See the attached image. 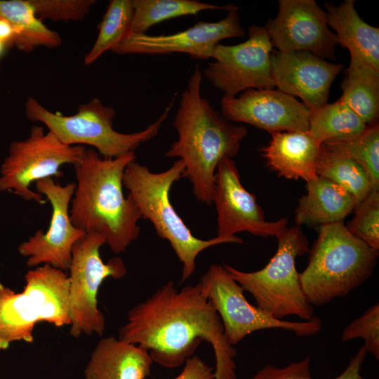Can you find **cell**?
Listing matches in <instances>:
<instances>
[{
    "instance_id": "cell-37",
    "label": "cell",
    "mask_w": 379,
    "mask_h": 379,
    "mask_svg": "<svg viewBox=\"0 0 379 379\" xmlns=\"http://www.w3.org/2000/svg\"><path fill=\"white\" fill-rule=\"evenodd\" d=\"M6 48V45L0 41V57L4 53L5 48Z\"/></svg>"
},
{
    "instance_id": "cell-22",
    "label": "cell",
    "mask_w": 379,
    "mask_h": 379,
    "mask_svg": "<svg viewBox=\"0 0 379 379\" xmlns=\"http://www.w3.org/2000/svg\"><path fill=\"white\" fill-rule=\"evenodd\" d=\"M307 192L295 211L297 226H321L343 222L353 212L356 200L339 185L320 176L306 182Z\"/></svg>"
},
{
    "instance_id": "cell-19",
    "label": "cell",
    "mask_w": 379,
    "mask_h": 379,
    "mask_svg": "<svg viewBox=\"0 0 379 379\" xmlns=\"http://www.w3.org/2000/svg\"><path fill=\"white\" fill-rule=\"evenodd\" d=\"M153 361L145 348L113 335L101 338L84 368L85 379H146Z\"/></svg>"
},
{
    "instance_id": "cell-3",
    "label": "cell",
    "mask_w": 379,
    "mask_h": 379,
    "mask_svg": "<svg viewBox=\"0 0 379 379\" xmlns=\"http://www.w3.org/2000/svg\"><path fill=\"white\" fill-rule=\"evenodd\" d=\"M135 159L134 152L105 158L94 149L86 148L74 165L77 182L69 206L71 220L86 234L102 235L117 254L125 251L140 231V212L123 192L125 168Z\"/></svg>"
},
{
    "instance_id": "cell-23",
    "label": "cell",
    "mask_w": 379,
    "mask_h": 379,
    "mask_svg": "<svg viewBox=\"0 0 379 379\" xmlns=\"http://www.w3.org/2000/svg\"><path fill=\"white\" fill-rule=\"evenodd\" d=\"M0 18L11 23L16 32L13 46L29 53L39 46L57 48L62 44L60 34L39 19L29 0H0Z\"/></svg>"
},
{
    "instance_id": "cell-9",
    "label": "cell",
    "mask_w": 379,
    "mask_h": 379,
    "mask_svg": "<svg viewBox=\"0 0 379 379\" xmlns=\"http://www.w3.org/2000/svg\"><path fill=\"white\" fill-rule=\"evenodd\" d=\"M104 237L87 233L74 246L68 274L69 298V334L102 336L105 330V317L98 305V295L102 282L107 278L119 279L126 274L123 260L114 257L105 262L100 248Z\"/></svg>"
},
{
    "instance_id": "cell-33",
    "label": "cell",
    "mask_w": 379,
    "mask_h": 379,
    "mask_svg": "<svg viewBox=\"0 0 379 379\" xmlns=\"http://www.w3.org/2000/svg\"><path fill=\"white\" fill-rule=\"evenodd\" d=\"M310 361V357H307L283 368L267 364L260 369L251 379H312Z\"/></svg>"
},
{
    "instance_id": "cell-17",
    "label": "cell",
    "mask_w": 379,
    "mask_h": 379,
    "mask_svg": "<svg viewBox=\"0 0 379 379\" xmlns=\"http://www.w3.org/2000/svg\"><path fill=\"white\" fill-rule=\"evenodd\" d=\"M222 117L271 134L308 131L310 110L295 97L272 89H248L238 97L221 100Z\"/></svg>"
},
{
    "instance_id": "cell-7",
    "label": "cell",
    "mask_w": 379,
    "mask_h": 379,
    "mask_svg": "<svg viewBox=\"0 0 379 379\" xmlns=\"http://www.w3.org/2000/svg\"><path fill=\"white\" fill-rule=\"evenodd\" d=\"M172 105L171 102L145 129L132 133L114 129L115 110L104 105L98 98L80 105L75 114L67 116L51 112L29 97L25 102V112L27 119L42 123L65 145H90L102 157L115 158L134 152L141 144L154 138L168 117Z\"/></svg>"
},
{
    "instance_id": "cell-12",
    "label": "cell",
    "mask_w": 379,
    "mask_h": 379,
    "mask_svg": "<svg viewBox=\"0 0 379 379\" xmlns=\"http://www.w3.org/2000/svg\"><path fill=\"white\" fill-rule=\"evenodd\" d=\"M272 47L265 27L251 25L243 43L215 46L211 55L213 61L204 69L203 77L226 98L237 97L248 89H272Z\"/></svg>"
},
{
    "instance_id": "cell-31",
    "label": "cell",
    "mask_w": 379,
    "mask_h": 379,
    "mask_svg": "<svg viewBox=\"0 0 379 379\" xmlns=\"http://www.w3.org/2000/svg\"><path fill=\"white\" fill-rule=\"evenodd\" d=\"M36 16L53 21L83 20L95 3L94 0H29Z\"/></svg>"
},
{
    "instance_id": "cell-36",
    "label": "cell",
    "mask_w": 379,
    "mask_h": 379,
    "mask_svg": "<svg viewBox=\"0 0 379 379\" xmlns=\"http://www.w3.org/2000/svg\"><path fill=\"white\" fill-rule=\"evenodd\" d=\"M16 32L10 22L0 18V41L6 47L13 46L16 38Z\"/></svg>"
},
{
    "instance_id": "cell-18",
    "label": "cell",
    "mask_w": 379,
    "mask_h": 379,
    "mask_svg": "<svg viewBox=\"0 0 379 379\" xmlns=\"http://www.w3.org/2000/svg\"><path fill=\"white\" fill-rule=\"evenodd\" d=\"M270 62L274 86L300 98L310 111L327 103L331 84L343 67L302 51L274 52Z\"/></svg>"
},
{
    "instance_id": "cell-11",
    "label": "cell",
    "mask_w": 379,
    "mask_h": 379,
    "mask_svg": "<svg viewBox=\"0 0 379 379\" xmlns=\"http://www.w3.org/2000/svg\"><path fill=\"white\" fill-rule=\"evenodd\" d=\"M198 284L219 315L225 335L233 346L248 335L265 329L281 328L298 337L314 335L321 331L322 322L317 317L301 321L278 319L251 305L223 265H211Z\"/></svg>"
},
{
    "instance_id": "cell-14",
    "label": "cell",
    "mask_w": 379,
    "mask_h": 379,
    "mask_svg": "<svg viewBox=\"0 0 379 379\" xmlns=\"http://www.w3.org/2000/svg\"><path fill=\"white\" fill-rule=\"evenodd\" d=\"M213 203L217 213L218 237L233 238L240 232L277 237L287 227L286 218L273 222L265 220L255 196L243 186L236 163L230 157H224L217 166Z\"/></svg>"
},
{
    "instance_id": "cell-13",
    "label": "cell",
    "mask_w": 379,
    "mask_h": 379,
    "mask_svg": "<svg viewBox=\"0 0 379 379\" xmlns=\"http://www.w3.org/2000/svg\"><path fill=\"white\" fill-rule=\"evenodd\" d=\"M34 185L36 192L51 203L50 225L46 232L38 230L33 236L22 242L18 251L27 258L26 264L31 268L50 265L65 272L69 268L74 244L86 234L74 226L69 215L76 183L69 182L63 186L53 178H48Z\"/></svg>"
},
{
    "instance_id": "cell-4",
    "label": "cell",
    "mask_w": 379,
    "mask_h": 379,
    "mask_svg": "<svg viewBox=\"0 0 379 379\" xmlns=\"http://www.w3.org/2000/svg\"><path fill=\"white\" fill-rule=\"evenodd\" d=\"M306 268L299 273L304 295L312 306L347 295L372 275L379 252L352 235L343 222L320 226L310 249Z\"/></svg>"
},
{
    "instance_id": "cell-24",
    "label": "cell",
    "mask_w": 379,
    "mask_h": 379,
    "mask_svg": "<svg viewBox=\"0 0 379 379\" xmlns=\"http://www.w3.org/2000/svg\"><path fill=\"white\" fill-rule=\"evenodd\" d=\"M364 121L340 98L310 111V133L321 144L345 142L361 134Z\"/></svg>"
},
{
    "instance_id": "cell-20",
    "label": "cell",
    "mask_w": 379,
    "mask_h": 379,
    "mask_svg": "<svg viewBox=\"0 0 379 379\" xmlns=\"http://www.w3.org/2000/svg\"><path fill=\"white\" fill-rule=\"evenodd\" d=\"M269 144L261 149L267 166L289 180L315 178L321 144L309 131L272 133Z\"/></svg>"
},
{
    "instance_id": "cell-34",
    "label": "cell",
    "mask_w": 379,
    "mask_h": 379,
    "mask_svg": "<svg viewBox=\"0 0 379 379\" xmlns=\"http://www.w3.org/2000/svg\"><path fill=\"white\" fill-rule=\"evenodd\" d=\"M214 368L200 357L193 355L187 359L181 373L173 379H214Z\"/></svg>"
},
{
    "instance_id": "cell-16",
    "label": "cell",
    "mask_w": 379,
    "mask_h": 379,
    "mask_svg": "<svg viewBox=\"0 0 379 379\" xmlns=\"http://www.w3.org/2000/svg\"><path fill=\"white\" fill-rule=\"evenodd\" d=\"M279 12L265 28L279 52L307 51L335 59L337 37L328 27L326 12L313 0H280Z\"/></svg>"
},
{
    "instance_id": "cell-8",
    "label": "cell",
    "mask_w": 379,
    "mask_h": 379,
    "mask_svg": "<svg viewBox=\"0 0 379 379\" xmlns=\"http://www.w3.org/2000/svg\"><path fill=\"white\" fill-rule=\"evenodd\" d=\"M277 239V252L261 270L246 272L222 265L260 309L278 319L294 315L309 320L314 317L313 306L304 295L295 265L297 257L310 251L307 239L297 225L287 227Z\"/></svg>"
},
{
    "instance_id": "cell-15",
    "label": "cell",
    "mask_w": 379,
    "mask_h": 379,
    "mask_svg": "<svg viewBox=\"0 0 379 379\" xmlns=\"http://www.w3.org/2000/svg\"><path fill=\"white\" fill-rule=\"evenodd\" d=\"M227 16L214 22H199L171 34H131L111 51L117 54L162 55L182 53L192 59L208 60L217 44L225 39L242 37L239 8L229 4Z\"/></svg>"
},
{
    "instance_id": "cell-26",
    "label": "cell",
    "mask_w": 379,
    "mask_h": 379,
    "mask_svg": "<svg viewBox=\"0 0 379 379\" xmlns=\"http://www.w3.org/2000/svg\"><path fill=\"white\" fill-rule=\"evenodd\" d=\"M316 173L345 189L356 200H363L372 190L369 178L354 159L342 152L321 144Z\"/></svg>"
},
{
    "instance_id": "cell-2",
    "label": "cell",
    "mask_w": 379,
    "mask_h": 379,
    "mask_svg": "<svg viewBox=\"0 0 379 379\" xmlns=\"http://www.w3.org/2000/svg\"><path fill=\"white\" fill-rule=\"evenodd\" d=\"M202 79L197 65L181 94L173 122L178 138L165 155L182 161L183 178L192 184L194 197L211 205L217 166L224 157L232 159L238 154L248 130L225 119L201 95Z\"/></svg>"
},
{
    "instance_id": "cell-21",
    "label": "cell",
    "mask_w": 379,
    "mask_h": 379,
    "mask_svg": "<svg viewBox=\"0 0 379 379\" xmlns=\"http://www.w3.org/2000/svg\"><path fill=\"white\" fill-rule=\"evenodd\" d=\"M354 2L345 0L337 6L325 3L327 23L335 30L338 43L350 51V64L379 70V29L360 18Z\"/></svg>"
},
{
    "instance_id": "cell-30",
    "label": "cell",
    "mask_w": 379,
    "mask_h": 379,
    "mask_svg": "<svg viewBox=\"0 0 379 379\" xmlns=\"http://www.w3.org/2000/svg\"><path fill=\"white\" fill-rule=\"evenodd\" d=\"M348 231L370 248L379 250V190H371L353 210Z\"/></svg>"
},
{
    "instance_id": "cell-5",
    "label": "cell",
    "mask_w": 379,
    "mask_h": 379,
    "mask_svg": "<svg viewBox=\"0 0 379 379\" xmlns=\"http://www.w3.org/2000/svg\"><path fill=\"white\" fill-rule=\"evenodd\" d=\"M184 171L180 159L159 173L152 172L135 159L127 165L123 176L124 187L136 204L142 218L152 223L158 236L169 242L182 263V282L193 274L197 258L205 249L225 243H243L237 236L201 239L193 235L170 200L171 188L183 178Z\"/></svg>"
},
{
    "instance_id": "cell-25",
    "label": "cell",
    "mask_w": 379,
    "mask_h": 379,
    "mask_svg": "<svg viewBox=\"0 0 379 379\" xmlns=\"http://www.w3.org/2000/svg\"><path fill=\"white\" fill-rule=\"evenodd\" d=\"M340 99L366 125L377 123L379 114V70L350 64L342 83Z\"/></svg>"
},
{
    "instance_id": "cell-28",
    "label": "cell",
    "mask_w": 379,
    "mask_h": 379,
    "mask_svg": "<svg viewBox=\"0 0 379 379\" xmlns=\"http://www.w3.org/2000/svg\"><path fill=\"white\" fill-rule=\"evenodd\" d=\"M133 12V0H112L98 25L96 40L84 58V64L95 62L104 53L112 51L126 36Z\"/></svg>"
},
{
    "instance_id": "cell-29",
    "label": "cell",
    "mask_w": 379,
    "mask_h": 379,
    "mask_svg": "<svg viewBox=\"0 0 379 379\" xmlns=\"http://www.w3.org/2000/svg\"><path fill=\"white\" fill-rule=\"evenodd\" d=\"M345 154L366 172L372 190H379V126L368 125L357 138L345 142L324 144Z\"/></svg>"
},
{
    "instance_id": "cell-32",
    "label": "cell",
    "mask_w": 379,
    "mask_h": 379,
    "mask_svg": "<svg viewBox=\"0 0 379 379\" xmlns=\"http://www.w3.org/2000/svg\"><path fill=\"white\" fill-rule=\"evenodd\" d=\"M356 338L364 340L368 352L379 359V304L370 307L362 315L353 320L343 330L342 340Z\"/></svg>"
},
{
    "instance_id": "cell-27",
    "label": "cell",
    "mask_w": 379,
    "mask_h": 379,
    "mask_svg": "<svg viewBox=\"0 0 379 379\" xmlns=\"http://www.w3.org/2000/svg\"><path fill=\"white\" fill-rule=\"evenodd\" d=\"M133 8L126 36L146 34L155 24L173 18L197 15L207 10H227L229 5L221 6L196 0H133Z\"/></svg>"
},
{
    "instance_id": "cell-10",
    "label": "cell",
    "mask_w": 379,
    "mask_h": 379,
    "mask_svg": "<svg viewBox=\"0 0 379 379\" xmlns=\"http://www.w3.org/2000/svg\"><path fill=\"white\" fill-rule=\"evenodd\" d=\"M85 150V146L65 145L51 132L46 133L43 126H33L26 139L11 143L0 167V191L43 204V196L31 190V184L61 178L60 167L77 164Z\"/></svg>"
},
{
    "instance_id": "cell-1",
    "label": "cell",
    "mask_w": 379,
    "mask_h": 379,
    "mask_svg": "<svg viewBox=\"0 0 379 379\" xmlns=\"http://www.w3.org/2000/svg\"><path fill=\"white\" fill-rule=\"evenodd\" d=\"M118 338L145 348L153 362L166 368L184 364L205 340L215 354L214 379L237 378V350L199 284L178 290L168 281L129 310Z\"/></svg>"
},
{
    "instance_id": "cell-35",
    "label": "cell",
    "mask_w": 379,
    "mask_h": 379,
    "mask_svg": "<svg viewBox=\"0 0 379 379\" xmlns=\"http://www.w3.org/2000/svg\"><path fill=\"white\" fill-rule=\"evenodd\" d=\"M367 353L364 345L361 346L350 359L343 372L333 379H366L361 375V370Z\"/></svg>"
},
{
    "instance_id": "cell-6",
    "label": "cell",
    "mask_w": 379,
    "mask_h": 379,
    "mask_svg": "<svg viewBox=\"0 0 379 379\" xmlns=\"http://www.w3.org/2000/svg\"><path fill=\"white\" fill-rule=\"evenodd\" d=\"M69 286L68 274L50 265L29 270L21 292L0 283V350L15 342L32 343L39 322L69 326Z\"/></svg>"
}]
</instances>
